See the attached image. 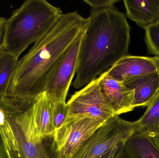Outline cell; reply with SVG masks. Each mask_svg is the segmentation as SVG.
Wrapping results in <instances>:
<instances>
[{
  "label": "cell",
  "mask_w": 159,
  "mask_h": 158,
  "mask_svg": "<svg viewBox=\"0 0 159 158\" xmlns=\"http://www.w3.org/2000/svg\"><path fill=\"white\" fill-rule=\"evenodd\" d=\"M88 23V18L77 11L63 14L48 34L18 59L6 97L34 99L44 92L63 57L83 36Z\"/></svg>",
  "instance_id": "6da1fadb"
},
{
  "label": "cell",
  "mask_w": 159,
  "mask_h": 158,
  "mask_svg": "<svg viewBox=\"0 0 159 158\" xmlns=\"http://www.w3.org/2000/svg\"><path fill=\"white\" fill-rule=\"evenodd\" d=\"M88 19L72 84L76 89L96 79L129 55L131 28L125 14L114 6L91 10Z\"/></svg>",
  "instance_id": "7a4b0ae2"
},
{
  "label": "cell",
  "mask_w": 159,
  "mask_h": 158,
  "mask_svg": "<svg viewBox=\"0 0 159 158\" xmlns=\"http://www.w3.org/2000/svg\"><path fill=\"white\" fill-rule=\"evenodd\" d=\"M63 15L45 0H27L6 19L0 51L19 58L30 45L43 38Z\"/></svg>",
  "instance_id": "3957f363"
},
{
  "label": "cell",
  "mask_w": 159,
  "mask_h": 158,
  "mask_svg": "<svg viewBox=\"0 0 159 158\" xmlns=\"http://www.w3.org/2000/svg\"><path fill=\"white\" fill-rule=\"evenodd\" d=\"M0 138L6 158H56L35 129L19 126L10 116L0 126Z\"/></svg>",
  "instance_id": "277c9868"
},
{
  "label": "cell",
  "mask_w": 159,
  "mask_h": 158,
  "mask_svg": "<svg viewBox=\"0 0 159 158\" xmlns=\"http://www.w3.org/2000/svg\"><path fill=\"white\" fill-rule=\"evenodd\" d=\"M138 120L130 122L114 116L98 128L73 158H96L120 143L126 142L135 133Z\"/></svg>",
  "instance_id": "5b68a950"
},
{
  "label": "cell",
  "mask_w": 159,
  "mask_h": 158,
  "mask_svg": "<svg viewBox=\"0 0 159 158\" xmlns=\"http://www.w3.org/2000/svg\"><path fill=\"white\" fill-rule=\"evenodd\" d=\"M105 122L89 118L66 120L52 137L51 150L56 158H73L86 140Z\"/></svg>",
  "instance_id": "8992f818"
},
{
  "label": "cell",
  "mask_w": 159,
  "mask_h": 158,
  "mask_svg": "<svg viewBox=\"0 0 159 158\" xmlns=\"http://www.w3.org/2000/svg\"><path fill=\"white\" fill-rule=\"evenodd\" d=\"M67 104L69 113L66 120L89 118L105 122L116 116L105 102L98 78L75 92Z\"/></svg>",
  "instance_id": "52a82bcc"
},
{
  "label": "cell",
  "mask_w": 159,
  "mask_h": 158,
  "mask_svg": "<svg viewBox=\"0 0 159 158\" xmlns=\"http://www.w3.org/2000/svg\"><path fill=\"white\" fill-rule=\"evenodd\" d=\"M82 36L65 54L48 83L45 92L53 103L66 102L73 79L76 75Z\"/></svg>",
  "instance_id": "ba28073f"
},
{
  "label": "cell",
  "mask_w": 159,
  "mask_h": 158,
  "mask_svg": "<svg viewBox=\"0 0 159 158\" xmlns=\"http://www.w3.org/2000/svg\"><path fill=\"white\" fill-rule=\"evenodd\" d=\"M99 85L105 102L116 116L134 110L133 91L123 83L109 76L107 71L98 77Z\"/></svg>",
  "instance_id": "9c48e42d"
},
{
  "label": "cell",
  "mask_w": 159,
  "mask_h": 158,
  "mask_svg": "<svg viewBox=\"0 0 159 158\" xmlns=\"http://www.w3.org/2000/svg\"><path fill=\"white\" fill-rule=\"evenodd\" d=\"M156 71L152 58L129 54L120 59L107 73L113 79L123 83Z\"/></svg>",
  "instance_id": "30bf717a"
},
{
  "label": "cell",
  "mask_w": 159,
  "mask_h": 158,
  "mask_svg": "<svg viewBox=\"0 0 159 158\" xmlns=\"http://www.w3.org/2000/svg\"><path fill=\"white\" fill-rule=\"evenodd\" d=\"M133 91V105L148 107L159 92V76L157 71L128 80L123 83Z\"/></svg>",
  "instance_id": "8fae6325"
},
{
  "label": "cell",
  "mask_w": 159,
  "mask_h": 158,
  "mask_svg": "<svg viewBox=\"0 0 159 158\" xmlns=\"http://www.w3.org/2000/svg\"><path fill=\"white\" fill-rule=\"evenodd\" d=\"M126 16L144 29L159 22V0H124Z\"/></svg>",
  "instance_id": "7c38bea8"
},
{
  "label": "cell",
  "mask_w": 159,
  "mask_h": 158,
  "mask_svg": "<svg viewBox=\"0 0 159 158\" xmlns=\"http://www.w3.org/2000/svg\"><path fill=\"white\" fill-rule=\"evenodd\" d=\"M53 103L43 92L34 99L33 105L34 120L43 139L52 138L55 132L53 121Z\"/></svg>",
  "instance_id": "4fadbf2b"
},
{
  "label": "cell",
  "mask_w": 159,
  "mask_h": 158,
  "mask_svg": "<svg viewBox=\"0 0 159 158\" xmlns=\"http://www.w3.org/2000/svg\"><path fill=\"white\" fill-rule=\"evenodd\" d=\"M124 151L130 158H159V148L151 137L136 133L125 142Z\"/></svg>",
  "instance_id": "5bb4252c"
},
{
  "label": "cell",
  "mask_w": 159,
  "mask_h": 158,
  "mask_svg": "<svg viewBox=\"0 0 159 158\" xmlns=\"http://www.w3.org/2000/svg\"><path fill=\"white\" fill-rule=\"evenodd\" d=\"M138 122L134 133L150 137L159 135V92Z\"/></svg>",
  "instance_id": "9a60e30c"
},
{
  "label": "cell",
  "mask_w": 159,
  "mask_h": 158,
  "mask_svg": "<svg viewBox=\"0 0 159 158\" xmlns=\"http://www.w3.org/2000/svg\"><path fill=\"white\" fill-rule=\"evenodd\" d=\"M18 61L13 55L0 51V97H6Z\"/></svg>",
  "instance_id": "2e32d148"
},
{
  "label": "cell",
  "mask_w": 159,
  "mask_h": 158,
  "mask_svg": "<svg viewBox=\"0 0 159 158\" xmlns=\"http://www.w3.org/2000/svg\"><path fill=\"white\" fill-rule=\"evenodd\" d=\"M144 29L145 39L148 53L159 56V22Z\"/></svg>",
  "instance_id": "e0dca14e"
},
{
  "label": "cell",
  "mask_w": 159,
  "mask_h": 158,
  "mask_svg": "<svg viewBox=\"0 0 159 158\" xmlns=\"http://www.w3.org/2000/svg\"><path fill=\"white\" fill-rule=\"evenodd\" d=\"M69 113V107L66 102L53 103V121L55 131L64 124Z\"/></svg>",
  "instance_id": "ac0fdd59"
},
{
  "label": "cell",
  "mask_w": 159,
  "mask_h": 158,
  "mask_svg": "<svg viewBox=\"0 0 159 158\" xmlns=\"http://www.w3.org/2000/svg\"><path fill=\"white\" fill-rule=\"evenodd\" d=\"M120 0H83L91 7V10H99L115 6Z\"/></svg>",
  "instance_id": "d6986e66"
},
{
  "label": "cell",
  "mask_w": 159,
  "mask_h": 158,
  "mask_svg": "<svg viewBox=\"0 0 159 158\" xmlns=\"http://www.w3.org/2000/svg\"><path fill=\"white\" fill-rule=\"evenodd\" d=\"M125 142L120 143L96 158H123L125 156Z\"/></svg>",
  "instance_id": "ffe728a7"
},
{
  "label": "cell",
  "mask_w": 159,
  "mask_h": 158,
  "mask_svg": "<svg viewBox=\"0 0 159 158\" xmlns=\"http://www.w3.org/2000/svg\"><path fill=\"white\" fill-rule=\"evenodd\" d=\"M5 21V18L0 17V48H1L3 34L4 28V24Z\"/></svg>",
  "instance_id": "44dd1931"
},
{
  "label": "cell",
  "mask_w": 159,
  "mask_h": 158,
  "mask_svg": "<svg viewBox=\"0 0 159 158\" xmlns=\"http://www.w3.org/2000/svg\"><path fill=\"white\" fill-rule=\"evenodd\" d=\"M151 58L155 65L156 71L159 76V56H154Z\"/></svg>",
  "instance_id": "7402d4cb"
},
{
  "label": "cell",
  "mask_w": 159,
  "mask_h": 158,
  "mask_svg": "<svg viewBox=\"0 0 159 158\" xmlns=\"http://www.w3.org/2000/svg\"><path fill=\"white\" fill-rule=\"evenodd\" d=\"M5 115L4 111L0 108V126H3L6 120Z\"/></svg>",
  "instance_id": "603a6c76"
},
{
  "label": "cell",
  "mask_w": 159,
  "mask_h": 158,
  "mask_svg": "<svg viewBox=\"0 0 159 158\" xmlns=\"http://www.w3.org/2000/svg\"><path fill=\"white\" fill-rule=\"evenodd\" d=\"M151 138H152L155 144L159 148V135H155L153 137H151Z\"/></svg>",
  "instance_id": "cb8c5ba5"
},
{
  "label": "cell",
  "mask_w": 159,
  "mask_h": 158,
  "mask_svg": "<svg viewBox=\"0 0 159 158\" xmlns=\"http://www.w3.org/2000/svg\"><path fill=\"white\" fill-rule=\"evenodd\" d=\"M0 158H5L3 155L1 153V151H0Z\"/></svg>",
  "instance_id": "d4e9b609"
},
{
  "label": "cell",
  "mask_w": 159,
  "mask_h": 158,
  "mask_svg": "<svg viewBox=\"0 0 159 158\" xmlns=\"http://www.w3.org/2000/svg\"><path fill=\"white\" fill-rule=\"evenodd\" d=\"M129 158V157H128V156H126L125 154V156H124V158Z\"/></svg>",
  "instance_id": "484cf974"
}]
</instances>
